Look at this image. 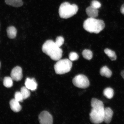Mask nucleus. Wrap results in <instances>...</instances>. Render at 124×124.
I'll use <instances>...</instances> for the list:
<instances>
[{"mask_svg": "<svg viewBox=\"0 0 124 124\" xmlns=\"http://www.w3.org/2000/svg\"><path fill=\"white\" fill-rule=\"evenodd\" d=\"M64 41V39L62 37L58 36L56 39L55 43L57 46L60 47L63 44Z\"/></svg>", "mask_w": 124, "mask_h": 124, "instance_id": "21", "label": "nucleus"}, {"mask_svg": "<svg viewBox=\"0 0 124 124\" xmlns=\"http://www.w3.org/2000/svg\"><path fill=\"white\" fill-rule=\"evenodd\" d=\"M103 94L107 98L111 99L114 96V91L111 88L108 87L106 88L103 91Z\"/></svg>", "mask_w": 124, "mask_h": 124, "instance_id": "16", "label": "nucleus"}, {"mask_svg": "<svg viewBox=\"0 0 124 124\" xmlns=\"http://www.w3.org/2000/svg\"><path fill=\"white\" fill-rule=\"evenodd\" d=\"M121 13L124 15V4L122 5L120 9Z\"/></svg>", "mask_w": 124, "mask_h": 124, "instance_id": "25", "label": "nucleus"}, {"mask_svg": "<svg viewBox=\"0 0 124 124\" xmlns=\"http://www.w3.org/2000/svg\"><path fill=\"white\" fill-rule=\"evenodd\" d=\"M86 11L87 14L90 18H95L98 16L99 11L98 9L91 6L87 8Z\"/></svg>", "mask_w": 124, "mask_h": 124, "instance_id": "12", "label": "nucleus"}, {"mask_svg": "<svg viewBox=\"0 0 124 124\" xmlns=\"http://www.w3.org/2000/svg\"><path fill=\"white\" fill-rule=\"evenodd\" d=\"M69 59L71 61H73L77 60L79 58V56L76 53L71 52L69 55Z\"/></svg>", "mask_w": 124, "mask_h": 124, "instance_id": "22", "label": "nucleus"}, {"mask_svg": "<svg viewBox=\"0 0 124 124\" xmlns=\"http://www.w3.org/2000/svg\"><path fill=\"white\" fill-rule=\"evenodd\" d=\"M17 30L13 26H10L7 29V35L9 38L14 39L17 34Z\"/></svg>", "mask_w": 124, "mask_h": 124, "instance_id": "15", "label": "nucleus"}, {"mask_svg": "<svg viewBox=\"0 0 124 124\" xmlns=\"http://www.w3.org/2000/svg\"><path fill=\"white\" fill-rule=\"evenodd\" d=\"M82 54L83 58L87 60H91L93 58V53L89 49H85L82 52Z\"/></svg>", "mask_w": 124, "mask_h": 124, "instance_id": "19", "label": "nucleus"}, {"mask_svg": "<svg viewBox=\"0 0 124 124\" xmlns=\"http://www.w3.org/2000/svg\"><path fill=\"white\" fill-rule=\"evenodd\" d=\"M0 66H1V63H0Z\"/></svg>", "mask_w": 124, "mask_h": 124, "instance_id": "27", "label": "nucleus"}, {"mask_svg": "<svg viewBox=\"0 0 124 124\" xmlns=\"http://www.w3.org/2000/svg\"><path fill=\"white\" fill-rule=\"evenodd\" d=\"M22 70L19 66H17L13 68L11 73V77L13 80L19 81L22 78Z\"/></svg>", "mask_w": 124, "mask_h": 124, "instance_id": "8", "label": "nucleus"}, {"mask_svg": "<svg viewBox=\"0 0 124 124\" xmlns=\"http://www.w3.org/2000/svg\"><path fill=\"white\" fill-rule=\"evenodd\" d=\"M113 114V111L111 108H105L104 122L106 124H109L112 120Z\"/></svg>", "mask_w": 124, "mask_h": 124, "instance_id": "10", "label": "nucleus"}, {"mask_svg": "<svg viewBox=\"0 0 124 124\" xmlns=\"http://www.w3.org/2000/svg\"><path fill=\"white\" fill-rule=\"evenodd\" d=\"M19 102L15 99H12L10 100V108L14 112H18L21 110L22 107Z\"/></svg>", "mask_w": 124, "mask_h": 124, "instance_id": "11", "label": "nucleus"}, {"mask_svg": "<svg viewBox=\"0 0 124 124\" xmlns=\"http://www.w3.org/2000/svg\"><path fill=\"white\" fill-rule=\"evenodd\" d=\"M105 25L103 20L89 18L85 20L83 24L84 29L91 33L98 34L104 29Z\"/></svg>", "mask_w": 124, "mask_h": 124, "instance_id": "3", "label": "nucleus"}, {"mask_svg": "<svg viewBox=\"0 0 124 124\" xmlns=\"http://www.w3.org/2000/svg\"><path fill=\"white\" fill-rule=\"evenodd\" d=\"M92 109L90 114V120L92 123L99 124L104 122L105 108L103 102L97 99L91 100Z\"/></svg>", "mask_w": 124, "mask_h": 124, "instance_id": "1", "label": "nucleus"}, {"mask_svg": "<svg viewBox=\"0 0 124 124\" xmlns=\"http://www.w3.org/2000/svg\"><path fill=\"white\" fill-rule=\"evenodd\" d=\"M72 83L74 86L81 89H86L90 85L89 80L87 77L82 74L76 76L72 80Z\"/></svg>", "mask_w": 124, "mask_h": 124, "instance_id": "6", "label": "nucleus"}, {"mask_svg": "<svg viewBox=\"0 0 124 124\" xmlns=\"http://www.w3.org/2000/svg\"><path fill=\"white\" fill-rule=\"evenodd\" d=\"M91 6L94 8L98 9L101 7V4L99 1L96 0H93L91 1Z\"/></svg>", "mask_w": 124, "mask_h": 124, "instance_id": "24", "label": "nucleus"}, {"mask_svg": "<svg viewBox=\"0 0 124 124\" xmlns=\"http://www.w3.org/2000/svg\"><path fill=\"white\" fill-rule=\"evenodd\" d=\"M72 63L68 59L60 60L54 66V69L57 74H63L69 72L72 69Z\"/></svg>", "mask_w": 124, "mask_h": 124, "instance_id": "5", "label": "nucleus"}, {"mask_svg": "<svg viewBox=\"0 0 124 124\" xmlns=\"http://www.w3.org/2000/svg\"><path fill=\"white\" fill-rule=\"evenodd\" d=\"M105 53L106 54L112 61H115L117 59V56L115 52L108 48L105 49L104 50Z\"/></svg>", "mask_w": 124, "mask_h": 124, "instance_id": "17", "label": "nucleus"}, {"mask_svg": "<svg viewBox=\"0 0 124 124\" xmlns=\"http://www.w3.org/2000/svg\"><path fill=\"white\" fill-rule=\"evenodd\" d=\"M29 90L25 86L21 88V92L24 100H25L30 96V92Z\"/></svg>", "mask_w": 124, "mask_h": 124, "instance_id": "20", "label": "nucleus"}, {"mask_svg": "<svg viewBox=\"0 0 124 124\" xmlns=\"http://www.w3.org/2000/svg\"><path fill=\"white\" fill-rule=\"evenodd\" d=\"M15 96V100L19 102H22L24 100L21 92L17 91L16 92Z\"/></svg>", "mask_w": 124, "mask_h": 124, "instance_id": "23", "label": "nucleus"}, {"mask_svg": "<svg viewBox=\"0 0 124 124\" xmlns=\"http://www.w3.org/2000/svg\"><path fill=\"white\" fill-rule=\"evenodd\" d=\"M78 10V7L75 4H71L68 2L62 3L59 10L60 18L64 19L71 17L76 14Z\"/></svg>", "mask_w": 124, "mask_h": 124, "instance_id": "4", "label": "nucleus"}, {"mask_svg": "<svg viewBox=\"0 0 124 124\" xmlns=\"http://www.w3.org/2000/svg\"><path fill=\"white\" fill-rule=\"evenodd\" d=\"M6 3L8 5L15 7H19L23 5L22 0H5Z\"/></svg>", "mask_w": 124, "mask_h": 124, "instance_id": "13", "label": "nucleus"}, {"mask_svg": "<svg viewBox=\"0 0 124 124\" xmlns=\"http://www.w3.org/2000/svg\"><path fill=\"white\" fill-rule=\"evenodd\" d=\"M25 86L26 87L31 91H34L37 89L38 84L34 78H28L26 79Z\"/></svg>", "mask_w": 124, "mask_h": 124, "instance_id": "9", "label": "nucleus"}, {"mask_svg": "<svg viewBox=\"0 0 124 124\" xmlns=\"http://www.w3.org/2000/svg\"><path fill=\"white\" fill-rule=\"evenodd\" d=\"M42 49L44 53L54 61H58L62 56V50L52 40L46 41L43 44Z\"/></svg>", "mask_w": 124, "mask_h": 124, "instance_id": "2", "label": "nucleus"}, {"mask_svg": "<svg viewBox=\"0 0 124 124\" xmlns=\"http://www.w3.org/2000/svg\"><path fill=\"white\" fill-rule=\"evenodd\" d=\"M121 75L124 79V70H122L121 72Z\"/></svg>", "mask_w": 124, "mask_h": 124, "instance_id": "26", "label": "nucleus"}, {"mask_svg": "<svg viewBox=\"0 0 124 124\" xmlns=\"http://www.w3.org/2000/svg\"><path fill=\"white\" fill-rule=\"evenodd\" d=\"M39 120L41 124H52L53 123L52 116L47 111H44L41 113L39 116Z\"/></svg>", "mask_w": 124, "mask_h": 124, "instance_id": "7", "label": "nucleus"}, {"mask_svg": "<svg viewBox=\"0 0 124 124\" xmlns=\"http://www.w3.org/2000/svg\"><path fill=\"white\" fill-rule=\"evenodd\" d=\"M13 79L11 77H6L3 80L4 86L7 88H10L13 86Z\"/></svg>", "mask_w": 124, "mask_h": 124, "instance_id": "18", "label": "nucleus"}, {"mask_svg": "<svg viewBox=\"0 0 124 124\" xmlns=\"http://www.w3.org/2000/svg\"><path fill=\"white\" fill-rule=\"evenodd\" d=\"M100 74L102 76L109 78L112 75L111 71L106 66H104L101 69Z\"/></svg>", "mask_w": 124, "mask_h": 124, "instance_id": "14", "label": "nucleus"}]
</instances>
